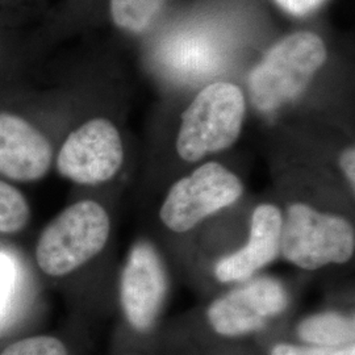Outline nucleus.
<instances>
[{"label":"nucleus","mask_w":355,"mask_h":355,"mask_svg":"<svg viewBox=\"0 0 355 355\" xmlns=\"http://www.w3.org/2000/svg\"><path fill=\"white\" fill-rule=\"evenodd\" d=\"M53 162L46 136L21 116L0 112V174L16 182H36Z\"/></svg>","instance_id":"nucleus-10"},{"label":"nucleus","mask_w":355,"mask_h":355,"mask_svg":"<svg viewBox=\"0 0 355 355\" xmlns=\"http://www.w3.org/2000/svg\"><path fill=\"white\" fill-rule=\"evenodd\" d=\"M246 104L240 87L216 82L202 89L182 114L178 155L186 162L229 149L241 135Z\"/></svg>","instance_id":"nucleus-3"},{"label":"nucleus","mask_w":355,"mask_h":355,"mask_svg":"<svg viewBox=\"0 0 355 355\" xmlns=\"http://www.w3.org/2000/svg\"><path fill=\"white\" fill-rule=\"evenodd\" d=\"M270 355H355L354 345L343 347H320L312 345L277 343Z\"/></svg>","instance_id":"nucleus-16"},{"label":"nucleus","mask_w":355,"mask_h":355,"mask_svg":"<svg viewBox=\"0 0 355 355\" xmlns=\"http://www.w3.org/2000/svg\"><path fill=\"white\" fill-rule=\"evenodd\" d=\"M167 0H110L114 24L130 33H141L152 26Z\"/></svg>","instance_id":"nucleus-13"},{"label":"nucleus","mask_w":355,"mask_h":355,"mask_svg":"<svg viewBox=\"0 0 355 355\" xmlns=\"http://www.w3.org/2000/svg\"><path fill=\"white\" fill-rule=\"evenodd\" d=\"M168 288L164 262L152 243L136 242L120 277V303L129 325L140 333L152 329Z\"/></svg>","instance_id":"nucleus-8"},{"label":"nucleus","mask_w":355,"mask_h":355,"mask_svg":"<svg viewBox=\"0 0 355 355\" xmlns=\"http://www.w3.org/2000/svg\"><path fill=\"white\" fill-rule=\"evenodd\" d=\"M124 145L119 129L104 117H95L73 130L57 155V170L80 186H99L120 171Z\"/></svg>","instance_id":"nucleus-6"},{"label":"nucleus","mask_w":355,"mask_h":355,"mask_svg":"<svg viewBox=\"0 0 355 355\" xmlns=\"http://www.w3.org/2000/svg\"><path fill=\"white\" fill-rule=\"evenodd\" d=\"M161 55L166 67L183 79L211 76L223 61L218 41L202 31H189L170 38Z\"/></svg>","instance_id":"nucleus-11"},{"label":"nucleus","mask_w":355,"mask_h":355,"mask_svg":"<svg viewBox=\"0 0 355 355\" xmlns=\"http://www.w3.org/2000/svg\"><path fill=\"white\" fill-rule=\"evenodd\" d=\"M288 302V292L279 280L250 278L215 299L207 309V321L218 336L241 337L263 329L287 309Z\"/></svg>","instance_id":"nucleus-7"},{"label":"nucleus","mask_w":355,"mask_h":355,"mask_svg":"<svg viewBox=\"0 0 355 355\" xmlns=\"http://www.w3.org/2000/svg\"><path fill=\"white\" fill-rule=\"evenodd\" d=\"M340 167L343 177L347 180L352 191L355 190V150L353 146H349L343 150L340 157Z\"/></svg>","instance_id":"nucleus-19"},{"label":"nucleus","mask_w":355,"mask_h":355,"mask_svg":"<svg viewBox=\"0 0 355 355\" xmlns=\"http://www.w3.org/2000/svg\"><path fill=\"white\" fill-rule=\"evenodd\" d=\"M355 253V229L345 216L295 202L283 214L280 255L297 268L345 265Z\"/></svg>","instance_id":"nucleus-1"},{"label":"nucleus","mask_w":355,"mask_h":355,"mask_svg":"<svg viewBox=\"0 0 355 355\" xmlns=\"http://www.w3.org/2000/svg\"><path fill=\"white\" fill-rule=\"evenodd\" d=\"M245 192L241 179L217 162L196 167L168 189L159 220L174 233H187L204 220L237 203Z\"/></svg>","instance_id":"nucleus-5"},{"label":"nucleus","mask_w":355,"mask_h":355,"mask_svg":"<svg viewBox=\"0 0 355 355\" xmlns=\"http://www.w3.org/2000/svg\"><path fill=\"white\" fill-rule=\"evenodd\" d=\"M327 60L322 40L312 32H297L274 45L249 76L254 107L275 111L304 91Z\"/></svg>","instance_id":"nucleus-4"},{"label":"nucleus","mask_w":355,"mask_h":355,"mask_svg":"<svg viewBox=\"0 0 355 355\" xmlns=\"http://www.w3.org/2000/svg\"><path fill=\"white\" fill-rule=\"evenodd\" d=\"M0 355H69L62 341L51 336H37L17 341Z\"/></svg>","instance_id":"nucleus-15"},{"label":"nucleus","mask_w":355,"mask_h":355,"mask_svg":"<svg viewBox=\"0 0 355 355\" xmlns=\"http://www.w3.org/2000/svg\"><path fill=\"white\" fill-rule=\"evenodd\" d=\"M305 345L320 347H343L354 345L355 320L341 312H318L303 318L296 328Z\"/></svg>","instance_id":"nucleus-12"},{"label":"nucleus","mask_w":355,"mask_h":355,"mask_svg":"<svg viewBox=\"0 0 355 355\" xmlns=\"http://www.w3.org/2000/svg\"><path fill=\"white\" fill-rule=\"evenodd\" d=\"M15 266L8 255L0 253V316L11 297L15 283Z\"/></svg>","instance_id":"nucleus-17"},{"label":"nucleus","mask_w":355,"mask_h":355,"mask_svg":"<svg viewBox=\"0 0 355 355\" xmlns=\"http://www.w3.org/2000/svg\"><path fill=\"white\" fill-rule=\"evenodd\" d=\"M111 218L102 204L80 200L69 205L42 230L36 246L37 265L49 277H64L102 253Z\"/></svg>","instance_id":"nucleus-2"},{"label":"nucleus","mask_w":355,"mask_h":355,"mask_svg":"<svg viewBox=\"0 0 355 355\" xmlns=\"http://www.w3.org/2000/svg\"><path fill=\"white\" fill-rule=\"evenodd\" d=\"M282 224L283 212L277 204H258L250 217L246 243L216 262V279L220 283H240L272 263L280 255Z\"/></svg>","instance_id":"nucleus-9"},{"label":"nucleus","mask_w":355,"mask_h":355,"mask_svg":"<svg viewBox=\"0 0 355 355\" xmlns=\"http://www.w3.org/2000/svg\"><path fill=\"white\" fill-rule=\"evenodd\" d=\"M29 217L31 208L24 195L0 180V232L17 233L26 228Z\"/></svg>","instance_id":"nucleus-14"},{"label":"nucleus","mask_w":355,"mask_h":355,"mask_svg":"<svg viewBox=\"0 0 355 355\" xmlns=\"http://www.w3.org/2000/svg\"><path fill=\"white\" fill-rule=\"evenodd\" d=\"M280 7L295 16H304L312 12L324 0H275Z\"/></svg>","instance_id":"nucleus-18"}]
</instances>
